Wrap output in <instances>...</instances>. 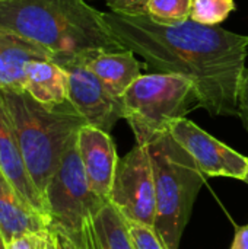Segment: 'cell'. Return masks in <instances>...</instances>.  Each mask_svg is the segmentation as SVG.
Segmentation results:
<instances>
[{"instance_id": "30bf717a", "label": "cell", "mask_w": 248, "mask_h": 249, "mask_svg": "<svg viewBox=\"0 0 248 249\" xmlns=\"http://www.w3.org/2000/svg\"><path fill=\"white\" fill-rule=\"evenodd\" d=\"M77 150L92 191L110 201L120 160L110 133L85 124L77 133Z\"/></svg>"}, {"instance_id": "603a6c76", "label": "cell", "mask_w": 248, "mask_h": 249, "mask_svg": "<svg viewBox=\"0 0 248 249\" xmlns=\"http://www.w3.org/2000/svg\"><path fill=\"white\" fill-rule=\"evenodd\" d=\"M229 249H248V223L235 229Z\"/></svg>"}, {"instance_id": "52a82bcc", "label": "cell", "mask_w": 248, "mask_h": 249, "mask_svg": "<svg viewBox=\"0 0 248 249\" xmlns=\"http://www.w3.org/2000/svg\"><path fill=\"white\" fill-rule=\"evenodd\" d=\"M110 201L127 220L155 228L156 193L148 146L136 144L120 158Z\"/></svg>"}, {"instance_id": "ba28073f", "label": "cell", "mask_w": 248, "mask_h": 249, "mask_svg": "<svg viewBox=\"0 0 248 249\" xmlns=\"http://www.w3.org/2000/svg\"><path fill=\"white\" fill-rule=\"evenodd\" d=\"M54 63L66 71L69 102L85 118L86 124L111 133L117 121L124 118L123 99L113 95L88 69L82 54L58 58Z\"/></svg>"}, {"instance_id": "2e32d148", "label": "cell", "mask_w": 248, "mask_h": 249, "mask_svg": "<svg viewBox=\"0 0 248 249\" xmlns=\"http://www.w3.org/2000/svg\"><path fill=\"white\" fill-rule=\"evenodd\" d=\"M25 92L45 107H57L69 101L67 74L53 60L32 61L26 69Z\"/></svg>"}, {"instance_id": "7a4b0ae2", "label": "cell", "mask_w": 248, "mask_h": 249, "mask_svg": "<svg viewBox=\"0 0 248 249\" xmlns=\"http://www.w3.org/2000/svg\"><path fill=\"white\" fill-rule=\"evenodd\" d=\"M0 28L48 50L54 60L86 51H126L105 15L85 0H0Z\"/></svg>"}, {"instance_id": "9c48e42d", "label": "cell", "mask_w": 248, "mask_h": 249, "mask_svg": "<svg viewBox=\"0 0 248 249\" xmlns=\"http://www.w3.org/2000/svg\"><path fill=\"white\" fill-rule=\"evenodd\" d=\"M170 134L193 158L205 177H227L244 181L248 175V158L215 139L189 118L170 123Z\"/></svg>"}, {"instance_id": "277c9868", "label": "cell", "mask_w": 248, "mask_h": 249, "mask_svg": "<svg viewBox=\"0 0 248 249\" xmlns=\"http://www.w3.org/2000/svg\"><path fill=\"white\" fill-rule=\"evenodd\" d=\"M146 146L155 178V231L168 248L180 249L193 204L205 184V175L168 130Z\"/></svg>"}, {"instance_id": "d4e9b609", "label": "cell", "mask_w": 248, "mask_h": 249, "mask_svg": "<svg viewBox=\"0 0 248 249\" xmlns=\"http://www.w3.org/2000/svg\"><path fill=\"white\" fill-rule=\"evenodd\" d=\"M0 249H6L4 241H3V238H1V233H0Z\"/></svg>"}, {"instance_id": "cb8c5ba5", "label": "cell", "mask_w": 248, "mask_h": 249, "mask_svg": "<svg viewBox=\"0 0 248 249\" xmlns=\"http://www.w3.org/2000/svg\"><path fill=\"white\" fill-rule=\"evenodd\" d=\"M57 236H58V248L60 249H86V245H83V247L77 245L75 241H72L67 235L61 233V232H57Z\"/></svg>"}, {"instance_id": "484cf974", "label": "cell", "mask_w": 248, "mask_h": 249, "mask_svg": "<svg viewBox=\"0 0 248 249\" xmlns=\"http://www.w3.org/2000/svg\"><path fill=\"white\" fill-rule=\"evenodd\" d=\"M244 182H247V184H248V175H247V177H246V179H244Z\"/></svg>"}, {"instance_id": "ffe728a7", "label": "cell", "mask_w": 248, "mask_h": 249, "mask_svg": "<svg viewBox=\"0 0 248 249\" xmlns=\"http://www.w3.org/2000/svg\"><path fill=\"white\" fill-rule=\"evenodd\" d=\"M127 226L133 238V242L136 245V249H170L161 239L155 228H151L137 222H132V220H127Z\"/></svg>"}, {"instance_id": "9a60e30c", "label": "cell", "mask_w": 248, "mask_h": 249, "mask_svg": "<svg viewBox=\"0 0 248 249\" xmlns=\"http://www.w3.org/2000/svg\"><path fill=\"white\" fill-rule=\"evenodd\" d=\"M85 245L86 249H136L126 217L111 201L94 214L85 231Z\"/></svg>"}, {"instance_id": "44dd1931", "label": "cell", "mask_w": 248, "mask_h": 249, "mask_svg": "<svg viewBox=\"0 0 248 249\" xmlns=\"http://www.w3.org/2000/svg\"><path fill=\"white\" fill-rule=\"evenodd\" d=\"M151 0H107V6L113 13L123 16H143L148 15V4Z\"/></svg>"}, {"instance_id": "d6986e66", "label": "cell", "mask_w": 248, "mask_h": 249, "mask_svg": "<svg viewBox=\"0 0 248 249\" xmlns=\"http://www.w3.org/2000/svg\"><path fill=\"white\" fill-rule=\"evenodd\" d=\"M6 249H60L54 228L25 233L6 244Z\"/></svg>"}, {"instance_id": "5b68a950", "label": "cell", "mask_w": 248, "mask_h": 249, "mask_svg": "<svg viewBox=\"0 0 248 249\" xmlns=\"http://www.w3.org/2000/svg\"><path fill=\"white\" fill-rule=\"evenodd\" d=\"M121 99L124 120L134 133L136 144L143 146L197 105L194 85L183 76L170 73L142 74Z\"/></svg>"}, {"instance_id": "3957f363", "label": "cell", "mask_w": 248, "mask_h": 249, "mask_svg": "<svg viewBox=\"0 0 248 249\" xmlns=\"http://www.w3.org/2000/svg\"><path fill=\"white\" fill-rule=\"evenodd\" d=\"M0 95L26 169L45 200V188L51 177L86 121L69 101L57 107H45L26 92L0 90Z\"/></svg>"}, {"instance_id": "6da1fadb", "label": "cell", "mask_w": 248, "mask_h": 249, "mask_svg": "<svg viewBox=\"0 0 248 249\" xmlns=\"http://www.w3.org/2000/svg\"><path fill=\"white\" fill-rule=\"evenodd\" d=\"M117 39L143 57L155 73L186 77L194 85L197 107L213 117H238V98L246 73L248 36L191 19L158 23L148 15L104 13Z\"/></svg>"}, {"instance_id": "4fadbf2b", "label": "cell", "mask_w": 248, "mask_h": 249, "mask_svg": "<svg viewBox=\"0 0 248 249\" xmlns=\"http://www.w3.org/2000/svg\"><path fill=\"white\" fill-rule=\"evenodd\" d=\"M53 228L51 222L34 210L0 171V233L4 245L25 233Z\"/></svg>"}, {"instance_id": "8992f818", "label": "cell", "mask_w": 248, "mask_h": 249, "mask_svg": "<svg viewBox=\"0 0 248 249\" xmlns=\"http://www.w3.org/2000/svg\"><path fill=\"white\" fill-rule=\"evenodd\" d=\"M45 203L53 228L83 247L88 225L107 201L88 182L77 150V136L66 149L45 188Z\"/></svg>"}, {"instance_id": "7c38bea8", "label": "cell", "mask_w": 248, "mask_h": 249, "mask_svg": "<svg viewBox=\"0 0 248 249\" xmlns=\"http://www.w3.org/2000/svg\"><path fill=\"white\" fill-rule=\"evenodd\" d=\"M42 60H54V55L37 42L0 28V90L25 92L28 66Z\"/></svg>"}, {"instance_id": "5bb4252c", "label": "cell", "mask_w": 248, "mask_h": 249, "mask_svg": "<svg viewBox=\"0 0 248 249\" xmlns=\"http://www.w3.org/2000/svg\"><path fill=\"white\" fill-rule=\"evenodd\" d=\"M82 58L88 69L94 71L108 90L123 98L130 85L142 76V63L130 50L126 51H86Z\"/></svg>"}, {"instance_id": "7402d4cb", "label": "cell", "mask_w": 248, "mask_h": 249, "mask_svg": "<svg viewBox=\"0 0 248 249\" xmlns=\"http://www.w3.org/2000/svg\"><path fill=\"white\" fill-rule=\"evenodd\" d=\"M238 109H240V118L243 120L244 125L248 128V70L244 73L240 98H238Z\"/></svg>"}, {"instance_id": "8fae6325", "label": "cell", "mask_w": 248, "mask_h": 249, "mask_svg": "<svg viewBox=\"0 0 248 249\" xmlns=\"http://www.w3.org/2000/svg\"><path fill=\"white\" fill-rule=\"evenodd\" d=\"M0 171L15 187V190L22 196V198L39 214L47 217L48 209L44 197L37 190L22 156L18 139L15 136L13 127L10 124L4 102L0 95ZM51 222V220H50Z\"/></svg>"}, {"instance_id": "e0dca14e", "label": "cell", "mask_w": 248, "mask_h": 249, "mask_svg": "<svg viewBox=\"0 0 248 249\" xmlns=\"http://www.w3.org/2000/svg\"><path fill=\"white\" fill-rule=\"evenodd\" d=\"M193 0H151L148 16L158 23H183L190 19Z\"/></svg>"}, {"instance_id": "ac0fdd59", "label": "cell", "mask_w": 248, "mask_h": 249, "mask_svg": "<svg viewBox=\"0 0 248 249\" xmlns=\"http://www.w3.org/2000/svg\"><path fill=\"white\" fill-rule=\"evenodd\" d=\"M234 9V0H193L190 19L202 25L218 26Z\"/></svg>"}]
</instances>
